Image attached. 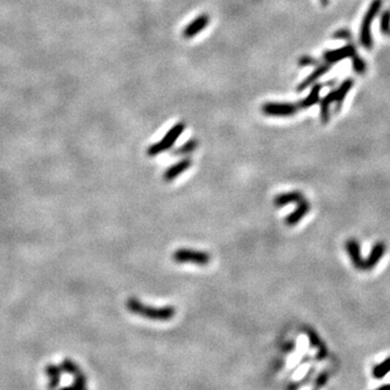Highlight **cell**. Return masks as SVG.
Listing matches in <instances>:
<instances>
[{"label":"cell","instance_id":"obj_1","mask_svg":"<svg viewBox=\"0 0 390 390\" xmlns=\"http://www.w3.org/2000/svg\"><path fill=\"white\" fill-rule=\"evenodd\" d=\"M126 307L133 314L141 315L143 318L157 321H168L176 314V309L172 306L166 307H151L145 306L137 298H129L126 302Z\"/></svg>","mask_w":390,"mask_h":390},{"label":"cell","instance_id":"obj_2","mask_svg":"<svg viewBox=\"0 0 390 390\" xmlns=\"http://www.w3.org/2000/svg\"><path fill=\"white\" fill-rule=\"evenodd\" d=\"M382 7H383V0H373L369 5L367 12H365L361 23L360 36H359V39H360L361 46L364 47L365 49H369V50L373 48V44H374L373 37H372L371 25L375 20L377 14H379Z\"/></svg>","mask_w":390,"mask_h":390},{"label":"cell","instance_id":"obj_3","mask_svg":"<svg viewBox=\"0 0 390 390\" xmlns=\"http://www.w3.org/2000/svg\"><path fill=\"white\" fill-rule=\"evenodd\" d=\"M186 130V124L182 123H177L174 125L165 136L163 137L161 141H158L154 144H152L150 148L146 151V154L150 157H155L156 155L163 153V152H166L168 150L172 149V146L176 143L178 138L185 132Z\"/></svg>","mask_w":390,"mask_h":390},{"label":"cell","instance_id":"obj_4","mask_svg":"<svg viewBox=\"0 0 390 390\" xmlns=\"http://www.w3.org/2000/svg\"><path fill=\"white\" fill-rule=\"evenodd\" d=\"M173 258L178 264H193L197 266H206L210 261L209 254L189 248L177 249L173 255Z\"/></svg>","mask_w":390,"mask_h":390},{"label":"cell","instance_id":"obj_5","mask_svg":"<svg viewBox=\"0 0 390 390\" xmlns=\"http://www.w3.org/2000/svg\"><path fill=\"white\" fill-rule=\"evenodd\" d=\"M298 109L297 104L290 102H267L261 106V112L266 116L272 117H290L295 115Z\"/></svg>","mask_w":390,"mask_h":390},{"label":"cell","instance_id":"obj_6","mask_svg":"<svg viewBox=\"0 0 390 390\" xmlns=\"http://www.w3.org/2000/svg\"><path fill=\"white\" fill-rule=\"evenodd\" d=\"M357 53V48L355 45L349 44L347 46H344L338 49H334V50H327L323 53V60L325 61L326 63L334 64L337 63L339 61L347 59V58H352Z\"/></svg>","mask_w":390,"mask_h":390},{"label":"cell","instance_id":"obj_7","mask_svg":"<svg viewBox=\"0 0 390 390\" xmlns=\"http://www.w3.org/2000/svg\"><path fill=\"white\" fill-rule=\"evenodd\" d=\"M210 17L207 14H200L195 17V19L188 24V25L182 30V36L186 39L194 38L195 36H197L199 33H202L203 30L209 25Z\"/></svg>","mask_w":390,"mask_h":390},{"label":"cell","instance_id":"obj_8","mask_svg":"<svg viewBox=\"0 0 390 390\" xmlns=\"http://www.w3.org/2000/svg\"><path fill=\"white\" fill-rule=\"evenodd\" d=\"M386 244L384 242H376L373 247H372L371 252L367 258L364 259L363 265V271H371L380 263L382 258L385 256L386 253Z\"/></svg>","mask_w":390,"mask_h":390},{"label":"cell","instance_id":"obj_9","mask_svg":"<svg viewBox=\"0 0 390 390\" xmlns=\"http://www.w3.org/2000/svg\"><path fill=\"white\" fill-rule=\"evenodd\" d=\"M331 68H332V64L330 63H326V62L320 63L318 66H316L315 70H313L311 74H309L299 85H298L296 89L297 93H301V91L307 89L308 87H311L313 84L318 82L319 78H321L323 75H325L327 72H330Z\"/></svg>","mask_w":390,"mask_h":390},{"label":"cell","instance_id":"obj_10","mask_svg":"<svg viewBox=\"0 0 390 390\" xmlns=\"http://www.w3.org/2000/svg\"><path fill=\"white\" fill-rule=\"evenodd\" d=\"M345 248H346L347 254H348V256H349L353 267L357 268L358 270L363 271L364 259L362 258L361 247H360V244H359V242L355 239H350L346 242Z\"/></svg>","mask_w":390,"mask_h":390},{"label":"cell","instance_id":"obj_11","mask_svg":"<svg viewBox=\"0 0 390 390\" xmlns=\"http://www.w3.org/2000/svg\"><path fill=\"white\" fill-rule=\"evenodd\" d=\"M191 166H192V161L190 160V158H184V160L177 162V163L173 164V165L170 167H168L166 169V172L164 173L163 179L167 182L173 181L176 178H178V177L182 173L187 172V170Z\"/></svg>","mask_w":390,"mask_h":390},{"label":"cell","instance_id":"obj_12","mask_svg":"<svg viewBox=\"0 0 390 390\" xmlns=\"http://www.w3.org/2000/svg\"><path fill=\"white\" fill-rule=\"evenodd\" d=\"M310 208H311V206H310L308 200H301L300 203H298L297 208L294 211H292L289 216H286L285 223L290 225V227L296 225L303 217H306V215L310 211Z\"/></svg>","mask_w":390,"mask_h":390},{"label":"cell","instance_id":"obj_13","mask_svg":"<svg viewBox=\"0 0 390 390\" xmlns=\"http://www.w3.org/2000/svg\"><path fill=\"white\" fill-rule=\"evenodd\" d=\"M336 100V90H332L320 101V117L323 124H327L331 119V105Z\"/></svg>","mask_w":390,"mask_h":390},{"label":"cell","instance_id":"obj_14","mask_svg":"<svg viewBox=\"0 0 390 390\" xmlns=\"http://www.w3.org/2000/svg\"><path fill=\"white\" fill-rule=\"evenodd\" d=\"M324 87V85L320 83H315L311 86V90H310L309 95L304 98L303 100L299 101L297 103V105L301 109H307L309 107H311L312 105L316 104L320 101V93L322 88Z\"/></svg>","mask_w":390,"mask_h":390},{"label":"cell","instance_id":"obj_15","mask_svg":"<svg viewBox=\"0 0 390 390\" xmlns=\"http://www.w3.org/2000/svg\"><path fill=\"white\" fill-rule=\"evenodd\" d=\"M304 197L301 192L299 191H292V192H286V193H281L277 195L274 197V205L277 207H283L289 204H298L300 203L301 200H303Z\"/></svg>","mask_w":390,"mask_h":390},{"label":"cell","instance_id":"obj_16","mask_svg":"<svg viewBox=\"0 0 390 390\" xmlns=\"http://www.w3.org/2000/svg\"><path fill=\"white\" fill-rule=\"evenodd\" d=\"M353 85H355V81H353L352 78H347L339 85L338 89H336V100H335V103H336V107H335V113H338L340 111L341 106H343V102L345 100V98L347 95H348L351 88L353 87Z\"/></svg>","mask_w":390,"mask_h":390},{"label":"cell","instance_id":"obj_17","mask_svg":"<svg viewBox=\"0 0 390 390\" xmlns=\"http://www.w3.org/2000/svg\"><path fill=\"white\" fill-rule=\"evenodd\" d=\"M46 374L49 379V387L56 388L59 386L62 376V369L56 364H48L46 367Z\"/></svg>","mask_w":390,"mask_h":390},{"label":"cell","instance_id":"obj_18","mask_svg":"<svg viewBox=\"0 0 390 390\" xmlns=\"http://www.w3.org/2000/svg\"><path fill=\"white\" fill-rule=\"evenodd\" d=\"M308 334V337H309V341H310V345L316 347V348L319 349L318 352V356H316V359L318 360H324L327 356V349L325 348L324 344L322 343V340L320 339V337L318 336V334H316L314 331L312 330H309L307 332Z\"/></svg>","mask_w":390,"mask_h":390},{"label":"cell","instance_id":"obj_19","mask_svg":"<svg viewBox=\"0 0 390 390\" xmlns=\"http://www.w3.org/2000/svg\"><path fill=\"white\" fill-rule=\"evenodd\" d=\"M61 369H62V371L65 372V373L72 375L74 379L84 375L81 368H79L74 361L71 360V359H64L63 362L61 363Z\"/></svg>","mask_w":390,"mask_h":390},{"label":"cell","instance_id":"obj_20","mask_svg":"<svg viewBox=\"0 0 390 390\" xmlns=\"http://www.w3.org/2000/svg\"><path fill=\"white\" fill-rule=\"evenodd\" d=\"M390 372V358H387L386 360H384L382 363L376 364L372 370V375H373L376 380H382Z\"/></svg>","mask_w":390,"mask_h":390},{"label":"cell","instance_id":"obj_21","mask_svg":"<svg viewBox=\"0 0 390 390\" xmlns=\"http://www.w3.org/2000/svg\"><path fill=\"white\" fill-rule=\"evenodd\" d=\"M197 145H198V141H197V140H196V139H194V138H192V139H190V140H188V141H187L185 144H182L181 146H179L178 149L175 150V151H174V154H175V155H178V156L189 155V154H191L192 152H194L195 150H196Z\"/></svg>","mask_w":390,"mask_h":390},{"label":"cell","instance_id":"obj_22","mask_svg":"<svg viewBox=\"0 0 390 390\" xmlns=\"http://www.w3.org/2000/svg\"><path fill=\"white\" fill-rule=\"evenodd\" d=\"M380 25H381V32L386 35L390 36V10H384L381 14V20H380Z\"/></svg>","mask_w":390,"mask_h":390},{"label":"cell","instance_id":"obj_23","mask_svg":"<svg viewBox=\"0 0 390 390\" xmlns=\"http://www.w3.org/2000/svg\"><path fill=\"white\" fill-rule=\"evenodd\" d=\"M351 59H352V70L359 75L364 74L365 71H367V63H365V61L360 56H358L357 53Z\"/></svg>","mask_w":390,"mask_h":390},{"label":"cell","instance_id":"obj_24","mask_svg":"<svg viewBox=\"0 0 390 390\" xmlns=\"http://www.w3.org/2000/svg\"><path fill=\"white\" fill-rule=\"evenodd\" d=\"M320 64L319 60L311 56H302L298 60V66L299 68H306V66H318Z\"/></svg>","mask_w":390,"mask_h":390},{"label":"cell","instance_id":"obj_25","mask_svg":"<svg viewBox=\"0 0 390 390\" xmlns=\"http://www.w3.org/2000/svg\"><path fill=\"white\" fill-rule=\"evenodd\" d=\"M333 39H340V40H352V33L348 28H340L336 30L332 36Z\"/></svg>","mask_w":390,"mask_h":390},{"label":"cell","instance_id":"obj_26","mask_svg":"<svg viewBox=\"0 0 390 390\" xmlns=\"http://www.w3.org/2000/svg\"><path fill=\"white\" fill-rule=\"evenodd\" d=\"M327 381H328V374L326 373V372H323V373H321L318 376V379L315 380V387L316 388L323 387V386L325 385Z\"/></svg>","mask_w":390,"mask_h":390},{"label":"cell","instance_id":"obj_27","mask_svg":"<svg viewBox=\"0 0 390 390\" xmlns=\"http://www.w3.org/2000/svg\"><path fill=\"white\" fill-rule=\"evenodd\" d=\"M324 85H326V86H330V87H335V85H336V81H335V79H332V81H330V82H326Z\"/></svg>","mask_w":390,"mask_h":390},{"label":"cell","instance_id":"obj_28","mask_svg":"<svg viewBox=\"0 0 390 390\" xmlns=\"http://www.w3.org/2000/svg\"><path fill=\"white\" fill-rule=\"evenodd\" d=\"M320 2H321L322 5H324V7H325V5H327L328 3H330V0H320Z\"/></svg>","mask_w":390,"mask_h":390},{"label":"cell","instance_id":"obj_29","mask_svg":"<svg viewBox=\"0 0 390 390\" xmlns=\"http://www.w3.org/2000/svg\"><path fill=\"white\" fill-rule=\"evenodd\" d=\"M380 389H390V385H383L380 387Z\"/></svg>","mask_w":390,"mask_h":390}]
</instances>
